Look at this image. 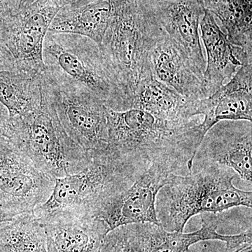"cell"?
Listing matches in <instances>:
<instances>
[{
    "mask_svg": "<svg viewBox=\"0 0 252 252\" xmlns=\"http://www.w3.org/2000/svg\"><path fill=\"white\" fill-rule=\"evenodd\" d=\"M200 117L172 122L140 109L115 111L107 107L109 146L123 157L149 164L178 160L191 172L203 140L198 129Z\"/></svg>",
    "mask_w": 252,
    "mask_h": 252,
    "instance_id": "obj_1",
    "label": "cell"
},
{
    "mask_svg": "<svg viewBox=\"0 0 252 252\" xmlns=\"http://www.w3.org/2000/svg\"><path fill=\"white\" fill-rule=\"evenodd\" d=\"M236 173L218 164H205L199 171L172 174L157 195L159 225L169 232H183L195 215L219 214L233 207L252 208V192L233 185Z\"/></svg>",
    "mask_w": 252,
    "mask_h": 252,
    "instance_id": "obj_2",
    "label": "cell"
},
{
    "mask_svg": "<svg viewBox=\"0 0 252 252\" xmlns=\"http://www.w3.org/2000/svg\"><path fill=\"white\" fill-rule=\"evenodd\" d=\"M91 157L81 171L55 179L49 199L33 211L38 220L61 212L95 217L107 200L130 187L151 165L111 147Z\"/></svg>",
    "mask_w": 252,
    "mask_h": 252,
    "instance_id": "obj_3",
    "label": "cell"
},
{
    "mask_svg": "<svg viewBox=\"0 0 252 252\" xmlns=\"http://www.w3.org/2000/svg\"><path fill=\"white\" fill-rule=\"evenodd\" d=\"M0 133L54 180L81 171L92 160L68 135L42 88L39 107L9 119Z\"/></svg>",
    "mask_w": 252,
    "mask_h": 252,
    "instance_id": "obj_4",
    "label": "cell"
},
{
    "mask_svg": "<svg viewBox=\"0 0 252 252\" xmlns=\"http://www.w3.org/2000/svg\"><path fill=\"white\" fill-rule=\"evenodd\" d=\"M46 69L122 111L124 98L98 46L86 36L48 32L43 46Z\"/></svg>",
    "mask_w": 252,
    "mask_h": 252,
    "instance_id": "obj_5",
    "label": "cell"
},
{
    "mask_svg": "<svg viewBox=\"0 0 252 252\" xmlns=\"http://www.w3.org/2000/svg\"><path fill=\"white\" fill-rule=\"evenodd\" d=\"M152 25L139 0H126L106 32L100 50L124 98L122 111L148 67Z\"/></svg>",
    "mask_w": 252,
    "mask_h": 252,
    "instance_id": "obj_6",
    "label": "cell"
},
{
    "mask_svg": "<svg viewBox=\"0 0 252 252\" xmlns=\"http://www.w3.org/2000/svg\"><path fill=\"white\" fill-rule=\"evenodd\" d=\"M41 88L68 135L89 157L110 149L107 107L85 89L45 69Z\"/></svg>",
    "mask_w": 252,
    "mask_h": 252,
    "instance_id": "obj_7",
    "label": "cell"
},
{
    "mask_svg": "<svg viewBox=\"0 0 252 252\" xmlns=\"http://www.w3.org/2000/svg\"><path fill=\"white\" fill-rule=\"evenodd\" d=\"M54 185V178L0 133V223L33 212L49 199Z\"/></svg>",
    "mask_w": 252,
    "mask_h": 252,
    "instance_id": "obj_8",
    "label": "cell"
},
{
    "mask_svg": "<svg viewBox=\"0 0 252 252\" xmlns=\"http://www.w3.org/2000/svg\"><path fill=\"white\" fill-rule=\"evenodd\" d=\"M184 169L189 171L187 165L178 160L152 162L130 187L107 200L95 217L103 220L109 231L135 223L159 225L156 210L158 193L172 174Z\"/></svg>",
    "mask_w": 252,
    "mask_h": 252,
    "instance_id": "obj_9",
    "label": "cell"
},
{
    "mask_svg": "<svg viewBox=\"0 0 252 252\" xmlns=\"http://www.w3.org/2000/svg\"><path fill=\"white\" fill-rule=\"evenodd\" d=\"M63 7L59 0H35L16 14L0 20V36L19 70L37 74L45 71L44 39Z\"/></svg>",
    "mask_w": 252,
    "mask_h": 252,
    "instance_id": "obj_10",
    "label": "cell"
},
{
    "mask_svg": "<svg viewBox=\"0 0 252 252\" xmlns=\"http://www.w3.org/2000/svg\"><path fill=\"white\" fill-rule=\"evenodd\" d=\"M151 19L191 61L204 77L206 60L199 26L205 12L201 0H139Z\"/></svg>",
    "mask_w": 252,
    "mask_h": 252,
    "instance_id": "obj_11",
    "label": "cell"
},
{
    "mask_svg": "<svg viewBox=\"0 0 252 252\" xmlns=\"http://www.w3.org/2000/svg\"><path fill=\"white\" fill-rule=\"evenodd\" d=\"M199 157L205 164H218L231 169L252 187V122H219L204 137L195 158Z\"/></svg>",
    "mask_w": 252,
    "mask_h": 252,
    "instance_id": "obj_12",
    "label": "cell"
},
{
    "mask_svg": "<svg viewBox=\"0 0 252 252\" xmlns=\"http://www.w3.org/2000/svg\"><path fill=\"white\" fill-rule=\"evenodd\" d=\"M189 116H203L198 125L203 139L219 122H252V64L242 65L231 79L212 95L190 101Z\"/></svg>",
    "mask_w": 252,
    "mask_h": 252,
    "instance_id": "obj_13",
    "label": "cell"
},
{
    "mask_svg": "<svg viewBox=\"0 0 252 252\" xmlns=\"http://www.w3.org/2000/svg\"><path fill=\"white\" fill-rule=\"evenodd\" d=\"M154 77L190 100L205 98L204 77L161 30L154 31L147 53Z\"/></svg>",
    "mask_w": 252,
    "mask_h": 252,
    "instance_id": "obj_14",
    "label": "cell"
},
{
    "mask_svg": "<svg viewBox=\"0 0 252 252\" xmlns=\"http://www.w3.org/2000/svg\"><path fill=\"white\" fill-rule=\"evenodd\" d=\"M48 252H99L108 226L97 217L56 212L39 220Z\"/></svg>",
    "mask_w": 252,
    "mask_h": 252,
    "instance_id": "obj_15",
    "label": "cell"
},
{
    "mask_svg": "<svg viewBox=\"0 0 252 252\" xmlns=\"http://www.w3.org/2000/svg\"><path fill=\"white\" fill-rule=\"evenodd\" d=\"M201 228L197 231L169 232L154 223H137L139 252H188L195 244L206 240H220L225 243L227 252H230L243 245L252 243V227L238 235H228L219 233L220 219L212 214L202 217Z\"/></svg>",
    "mask_w": 252,
    "mask_h": 252,
    "instance_id": "obj_16",
    "label": "cell"
},
{
    "mask_svg": "<svg viewBox=\"0 0 252 252\" xmlns=\"http://www.w3.org/2000/svg\"><path fill=\"white\" fill-rule=\"evenodd\" d=\"M200 26L207 56L204 91L205 97H208L224 85L225 82L229 81L242 65L252 64V55L233 45L213 14L206 9Z\"/></svg>",
    "mask_w": 252,
    "mask_h": 252,
    "instance_id": "obj_17",
    "label": "cell"
},
{
    "mask_svg": "<svg viewBox=\"0 0 252 252\" xmlns=\"http://www.w3.org/2000/svg\"><path fill=\"white\" fill-rule=\"evenodd\" d=\"M126 0H94L80 5H67L60 10L49 32L86 36L99 49L113 18Z\"/></svg>",
    "mask_w": 252,
    "mask_h": 252,
    "instance_id": "obj_18",
    "label": "cell"
},
{
    "mask_svg": "<svg viewBox=\"0 0 252 252\" xmlns=\"http://www.w3.org/2000/svg\"><path fill=\"white\" fill-rule=\"evenodd\" d=\"M190 103V99L157 80L149 67L130 97L127 109H140L172 122H187L194 118L189 116Z\"/></svg>",
    "mask_w": 252,
    "mask_h": 252,
    "instance_id": "obj_19",
    "label": "cell"
},
{
    "mask_svg": "<svg viewBox=\"0 0 252 252\" xmlns=\"http://www.w3.org/2000/svg\"><path fill=\"white\" fill-rule=\"evenodd\" d=\"M41 74L18 70L0 71V103L9 119L35 110L41 101Z\"/></svg>",
    "mask_w": 252,
    "mask_h": 252,
    "instance_id": "obj_20",
    "label": "cell"
},
{
    "mask_svg": "<svg viewBox=\"0 0 252 252\" xmlns=\"http://www.w3.org/2000/svg\"><path fill=\"white\" fill-rule=\"evenodd\" d=\"M220 20L228 40L252 55V0H201Z\"/></svg>",
    "mask_w": 252,
    "mask_h": 252,
    "instance_id": "obj_21",
    "label": "cell"
},
{
    "mask_svg": "<svg viewBox=\"0 0 252 252\" xmlns=\"http://www.w3.org/2000/svg\"><path fill=\"white\" fill-rule=\"evenodd\" d=\"M0 252H48L44 227L33 212L0 223Z\"/></svg>",
    "mask_w": 252,
    "mask_h": 252,
    "instance_id": "obj_22",
    "label": "cell"
},
{
    "mask_svg": "<svg viewBox=\"0 0 252 252\" xmlns=\"http://www.w3.org/2000/svg\"><path fill=\"white\" fill-rule=\"evenodd\" d=\"M99 252H139L137 224L123 225L109 231Z\"/></svg>",
    "mask_w": 252,
    "mask_h": 252,
    "instance_id": "obj_23",
    "label": "cell"
},
{
    "mask_svg": "<svg viewBox=\"0 0 252 252\" xmlns=\"http://www.w3.org/2000/svg\"><path fill=\"white\" fill-rule=\"evenodd\" d=\"M35 0H22L21 1V10L25 9V8L27 7V6H29L30 4H31L32 3L34 2ZM63 4H64V6H67V5L72 4L73 0H62Z\"/></svg>",
    "mask_w": 252,
    "mask_h": 252,
    "instance_id": "obj_24",
    "label": "cell"
},
{
    "mask_svg": "<svg viewBox=\"0 0 252 252\" xmlns=\"http://www.w3.org/2000/svg\"><path fill=\"white\" fill-rule=\"evenodd\" d=\"M230 252H252V243L246 244Z\"/></svg>",
    "mask_w": 252,
    "mask_h": 252,
    "instance_id": "obj_25",
    "label": "cell"
},
{
    "mask_svg": "<svg viewBox=\"0 0 252 252\" xmlns=\"http://www.w3.org/2000/svg\"><path fill=\"white\" fill-rule=\"evenodd\" d=\"M92 1H94V0H73V4L72 5L84 4Z\"/></svg>",
    "mask_w": 252,
    "mask_h": 252,
    "instance_id": "obj_26",
    "label": "cell"
}]
</instances>
